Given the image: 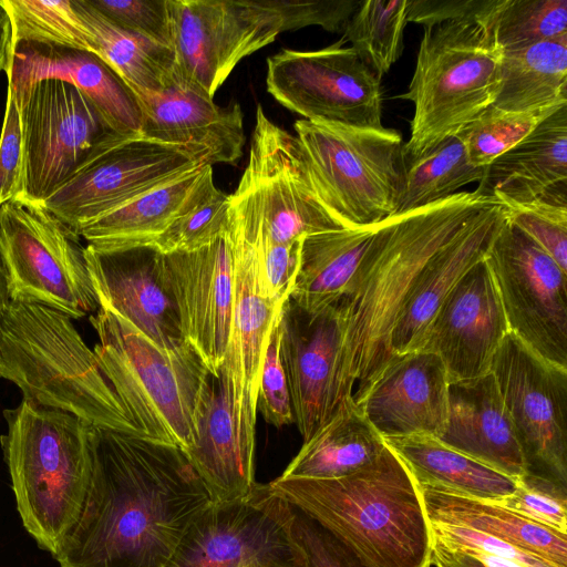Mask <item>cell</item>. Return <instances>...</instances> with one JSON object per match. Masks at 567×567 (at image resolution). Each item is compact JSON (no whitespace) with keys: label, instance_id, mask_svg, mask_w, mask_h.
I'll return each instance as SVG.
<instances>
[{"label":"cell","instance_id":"obj_29","mask_svg":"<svg viewBox=\"0 0 567 567\" xmlns=\"http://www.w3.org/2000/svg\"><path fill=\"white\" fill-rule=\"evenodd\" d=\"M567 181V104L485 167L474 190L496 200L526 203Z\"/></svg>","mask_w":567,"mask_h":567},{"label":"cell","instance_id":"obj_45","mask_svg":"<svg viewBox=\"0 0 567 567\" xmlns=\"http://www.w3.org/2000/svg\"><path fill=\"white\" fill-rule=\"evenodd\" d=\"M281 313V311H280ZM280 315L271 329L261 365L256 410L275 427L293 422L288 381L280 355Z\"/></svg>","mask_w":567,"mask_h":567},{"label":"cell","instance_id":"obj_6","mask_svg":"<svg viewBox=\"0 0 567 567\" xmlns=\"http://www.w3.org/2000/svg\"><path fill=\"white\" fill-rule=\"evenodd\" d=\"M89 319L100 341L93 351L101 369L142 435L186 451L212 375L200 357L187 342L158 347L110 309L100 307Z\"/></svg>","mask_w":567,"mask_h":567},{"label":"cell","instance_id":"obj_38","mask_svg":"<svg viewBox=\"0 0 567 567\" xmlns=\"http://www.w3.org/2000/svg\"><path fill=\"white\" fill-rule=\"evenodd\" d=\"M408 14L409 0L360 1L342 31V39L379 79L401 56Z\"/></svg>","mask_w":567,"mask_h":567},{"label":"cell","instance_id":"obj_40","mask_svg":"<svg viewBox=\"0 0 567 567\" xmlns=\"http://www.w3.org/2000/svg\"><path fill=\"white\" fill-rule=\"evenodd\" d=\"M492 31L503 51L567 35V0H501Z\"/></svg>","mask_w":567,"mask_h":567},{"label":"cell","instance_id":"obj_22","mask_svg":"<svg viewBox=\"0 0 567 567\" xmlns=\"http://www.w3.org/2000/svg\"><path fill=\"white\" fill-rule=\"evenodd\" d=\"M101 308L127 320L164 349L184 342L174 302L161 278L162 252L155 246L84 248Z\"/></svg>","mask_w":567,"mask_h":567},{"label":"cell","instance_id":"obj_43","mask_svg":"<svg viewBox=\"0 0 567 567\" xmlns=\"http://www.w3.org/2000/svg\"><path fill=\"white\" fill-rule=\"evenodd\" d=\"M230 194L215 186L187 213L179 216L154 243L162 254L194 251L227 233Z\"/></svg>","mask_w":567,"mask_h":567},{"label":"cell","instance_id":"obj_21","mask_svg":"<svg viewBox=\"0 0 567 567\" xmlns=\"http://www.w3.org/2000/svg\"><path fill=\"white\" fill-rule=\"evenodd\" d=\"M508 333L499 293L485 258L446 297L421 350L441 359L450 383L471 380L491 371Z\"/></svg>","mask_w":567,"mask_h":567},{"label":"cell","instance_id":"obj_15","mask_svg":"<svg viewBox=\"0 0 567 567\" xmlns=\"http://www.w3.org/2000/svg\"><path fill=\"white\" fill-rule=\"evenodd\" d=\"M174 71L214 97L235 66L282 32L264 0H167Z\"/></svg>","mask_w":567,"mask_h":567},{"label":"cell","instance_id":"obj_25","mask_svg":"<svg viewBox=\"0 0 567 567\" xmlns=\"http://www.w3.org/2000/svg\"><path fill=\"white\" fill-rule=\"evenodd\" d=\"M133 91L142 112L141 134L185 146L212 166L239 162L246 136L238 103L219 106L177 78L161 91Z\"/></svg>","mask_w":567,"mask_h":567},{"label":"cell","instance_id":"obj_31","mask_svg":"<svg viewBox=\"0 0 567 567\" xmlns=\"http://www.w3.org/2000/svg\"><path fill=\"white\" fill-rule=\"evenodd\" d=\"M417 486L429 522L466 526L513 544L558 567H567V535L534 523L492 501L439 485Z\"/></svg>","mask_w":567,"mask_h":567},{"label":"cell","instance_id":"obj_14","mask_svg":"<svg viewBox=\"0 0 567 567\" xmlns=\"http://www.w3.org/2000/svg\"><path fill=\"white\" fill-rule=\"evenodd\" d=\"M344 43L281 49L267 59V91L303 120L383 130L381 79Z\"/></svg>","mask_w":567,"mask_h":567},{"label":"cell","instance_id":"obj_53","mask_svg":"<svg viewBox=\"0 0 567 567\" xmlns=\"http://www.w3.org/2000/svg\"><path fill=\"white\" fill-rule=\"evenodd\" d=\"M432 564L435 567H524L508 559L478 551L447 548L433 542Z\"/></svg>","mask_w":567,"mask_h":567},{"label":"cell","instance_id":"obj_49","mask_svg":"<svg viewBox=\"0 0 567 567\" xmlns=\"http://www.w3.org/2000/svg\"><path fill=\"white\" fill-rule=\"evenodd\" d=\"M432 540L447 548L478 551L502 557L524 567H558L513 544L501 540L473 528L430 522Z\"/></svg>","mask_w":567,"mask_h":567},{"label":"cell","instance_id":"obj_35","mask_svg":"<svg viewBox=\"0 0 567 567\" xmlns=\"http://www.w3.org/2000/svg\"><path fill=\"white\" fill-rule=\"evenodd\" d=\"M567 104V35L503 51L501 85L493 106L514 113Z\"/></svg>","mask_w":567,"mask_h":567},{"label":"cell","instance_id":"obj_56","mask_svg":"<svg viewBox=\"0 0 567 567\" xmlns=\"http://www.w3.org/2000/svg\"><path fill=\"white\" fill-rule=\"evenodd\" d=\"M431 565H432V564H427V565H425L424 567H431Z\"/></svg>","mask_w":567,"mask_h":567},{"label":"cell","instance_id":"obj_48","mask_svg":"<svg viewBox=\"0 0 567 567\" xmlns=\"http://www.w3.org/2000/svg\"><path fill=\"white\" fill-rule=\"evenodd\" d=\"M280 19L281 31L318 25L330 32L343 31L360 0H264Z\"/></svg>","mask_w":567,"mask_h":567},{"label":"cell","instance_id":"obj_28","mask_svg":"<svg viewBox=\"0 0 567 567\" xmlns=\"http://www.w3.org/2000/svg\"><path fill=\"white\" fill-rule=\"evenodd\" d=\"M215 186L212 165L202 164L85 225L78 236L104 248L153 246Z\"/></svg>","mask_w":567,"mask_h":567},{"label":"cell","instance_id":"obj_18","mask_svg":"<svg viewBox=\"0 0 567 567\" xmlns=\"http://www.w3.org/2000/svg\"><path fill=\"white\" fill-rule=\"evenodd\" d=\"M279 324L293 422L306 441L353 399L340 301L309 312L289 298L282 306Z\"/></svg>","mask_w":567,"mask_h":567},{"label":"cell","instance_id":"obj_44","mask_svg":"<svg viewBox=\"0 0 567 567\" xmlns=\"http://www.w3.org/2000/svg\"><path fill=\"white\" fill-rule=\"evenodd\" d=\"M516 481L517 487L512 494L492 502L534 523L567 535L566 487L532 473Z\"/></svg>","mask_w":567,"mask_h":567},{"label":"cell","instance_id":"obj_7","mask_svg":"<svg viewBox=\"0 0 567 567\" xmlns=\"http://www.w3.org/2000/svg\"><path fill=\"white\" fill-rule=\"evenodd\" d=\"M503 50L492 19H463L424 28L409 90L413 103L405 157H416L491 106L501 85Z\"/></svg>","mask_w":567,"mask_h":567},{"label":"cell","instance_id":"obj_10","mask_svg":"<svg viewBox=\"0 0 567 567\" xmlns=\"http://www.w3.org/2000/svg\"><path fill=\"white\" fill-rule=\"evenodd\" d=\"M84 248L39 205L0 208V258L10 301L42 305L81 319L100 308Z\"/></svg>","mask_w":567,"mask_h":567},{"label":"cell","instance_id":"obj_17","mask_svg":"<svg viewBox=\"0 0 567 567\" xmlns=\"http://www.w3.org/2000/svg\"><path fill=\"white\" fill-rule=\"evenodd\" d=\"M528 473L567 486V368L554 364L509 332L491 367Z\"/></svg>","mask_w":567,"mask_h":567},{"label":"cell","instance_id":"obj_1","mask_svg":"<svg viewBox=\"0 0 567 567\" xmlns=\"http://www.w3.org/2000/svg\"><path fill=\"white\" fill-rule=\"evenodd\" d=\"M75 522L51 554L60 567H166L214 501L176 445L94 425Z\"/></svg>","mask_w":567,"mask_h":567},{"label":"cell","instance_id":"obj_16","mask_svg":"<svg viewBox=\"0 0 567 567\" xmlns=\"http://www.w3.org/2000/svg\"><path fill=\"white\" fill-rule=\"evenodd\" d=\"M486 261L509 332L545 360L567 368V271L508 218Z\"/></svg>","mask_w":567,"mask_h":567},{"label":"cell","instance_id":"obj_19","mask_svg":"<svg viewBox=\"0 0 567 567\" xmlns=\"http://www.w3.org/2000/svg\"><path fill=\"white\" fill-rule=\"evenodd\" d=\"M240 182L251 192L264 230L275 243L343 228L320 204L296 135L270 121L261 105Z\"/></svg>","mask_w":567,"mask_h":567},{"label":"cell","instance_id":"obj_4","mask_svg":"<svg viewBox=\"0 0 567 567\" xmlns=\"http://www.w3.org/2000/svg\"><path fill=\"white\" fill-rule=\"evenodd\" d=\"M0 378L28 402L75 414L90 425L142 436L72 319L10 301L0 328Z\"/></svg>","mask_w":567,"mask_h":567},{"label":"cell","instance_id":"obj_24","mask_svg":"<svg viewBox=\"0 0 567 567\" xmlns=\"http://www.w3.org/2000/svg\"><path fill=\"white\" fill-rule=\"evenodd\" d=\"M8 90L20 99L35 82L59 79L78 87L121 135L141 134L142 112L128 83L99 55L73 48L19 42L6 71Z\"/></svg>","mask_w":567,"mask_h":567},{"label":"cell","instance_id":"obj_46","mask_svg":"<svg viewBox=\"0 0 567 567\" xmlns=\"http://www.w3.org/2000/svg\"><path fill=\"white\" fill-rule=\"evenodd\" d=\"M120 28L171 49L167 0H87Z\"/></svg>","mask_w":567,"mask_h":567},{"label":"cell","instance_id":"obj_9","mask_svg":"<svg viewBox=\"0 0 567 567\" xmlns=\"http://www.w3.org/2000/svg\"><path fill=\"white\" fill-rule=\"evenodd\" d=\"M262 219L249 188L239 182L230 194L227 234L233 259L230 337L218 382L228 400L238 437L255 456L257 392L262 361L274 323L282 306L264 291L259 239Z\"/></svg>","mask_w":567,"mask_h":567},{"label":"cell","instance_id":"obj_20","mask_svg":"<svg viewBox=\"0 0 567 567\" xmlns=\"http://www.w3.org/2000/svg\"><path fill=\"white\" fill-rule=\"evenodd\" d=\"M159 269L184 340L218 379L229 343L234 295L228 234L194 251L162 254Z\"/></svg>","mask_w":567,"mask_h":567},{"label":"cell","instance_id":"obj_11","mask_svg":"<svg viewBox=\"0 0 567 567\" xmlns=\"http://www.w3.org/2000/svg\"><path fill=\"white\" fill-rule=\"evenodd\" d=\"M293 518L295 507L269 483H256L247 495L207 507L166 567H306Z\"/></svg>","mask_w":567,"mask_h":567},{"label":"cell","instance_id":"obj_27","mask_svg":"<svg viewBox=\"0 0 567 567\" xmlns=\"http://www.w3.org/2000/svg\"><path fill=\"white\" fill-rule=\"evenodd\" d=\"M436 439L514 480L528 473L512 419L491 371L480 378L450 383L447 424Z\"/></svg>","mask_w":567,"mask_h":567},{"label":"cell","instance_id":"obj_23","mask_svg":"<svg viewBox=\"0 0 567 567\" xmlns=\"http://www.w3.org/2000/svg\"><path fill=\"white\" fill-rule=\"evenodd\" d=\"M449 385L441 359L417 350L395 355L355 403L383 439L439 437L447 424Z\"/></svg>","mask_w":567,"mask_h":567},{"label":"cell","instance_id":"obj_33","mask_svg":"<svg viewBox=\"0 0 567 567\" xmlns=\"http://www.w3.org/2000/svg\"><path fill=\"white\" fill-rule=\"evenodd\" d=\"M375 228H342L305 237L290 299L309 312L338 303L348 293Z\"/></svg>","mask_w":567,"mask_h":567},{"label":"cell","instance_id":"obj_5","mask_svg":"<svg viewBox=\"0 0 567 567\" xmlns=\"http://www.w3.org/2000/svg\"><path fill=\"white\" fill-rule=\"evenodd\" d=\"M0 436L25 530L52 554L80 512L90 468V424L70 412L25 400L3 410Z\"/></svg>","mask_w":567,"mask_h":567},{"label":"cell","instance_id":"obj_34","mask_svg":"<svg viewBox=\"0 0 567 567\" xmlns=\"http://www.w3.org/2000/svg\"><path fill=\"white\" fill-rule=\"evenodd\" d=\"M416 484L439 485L480 499L512 494L517 481L426 434L384 437Z\"/></svg>","mask_w":567,"mask_h":567},{"label":"cell","instance_id":"obj_51","mask_svg":"<svg viewBox=\"0 0 567 567\" xmlns=\"http://www.w3.org/2000/svg\"><path fill=\"white\" fill-rule=\"evenodd\" d=\"M293 533L306 555V567H363L330 533L295 507Z\"/></svg>","mask_w":567,"mask_h":567},{"label":"cell","instance_id":"obj_39","mask_svg":"<svg viewBox=\"0 0 567 567\" xmlns=\"http://www.w3.org/2000/svg\"><path fill=\"white\" fill-rule=\"evenodd\" d=\"M12 27V47L32 42L94 53L91 32L73 0H2Z\"/></svg>","mask_w":567,"mask_h":567},{"label":"cell","instance_id":"obj_50","mask_svg":"<svg viewBox=\"0 0 567 567\" xmlns=\"http://www.w3.org/2000/svg\"><path fill=\"white\" fill-rule=\"evenodd\" d=\"M23 176V140L20 111L8 90L0 135V208L19 200Z\"/></svg>","mask_w":567,"mask_h":567},{"label":"cell","instance_id":"obj_26","mask_svg":"<svg viewBox=\"0 0 567 567\" xmlns=\"http://www.w3.org/2000/svg\"><path fill=\"white\" fill-rule=\"evenodd\" d=\"M506 220L505 206L488 198L463 228L429 259L398 316L390 341L393 355L421 350L444 300L458 281L487 257Z\"/></svg>","mask_w":567,"mask_h":567},{"label":"cell","instance_id":"obj_3","mask_svg":"<svg viewBox=\"0 0 567 567\" xmlns=\"http://www.w3.org/2000/svg\"><path fill=\"white\" fill-rule=\"evenodd\" d=\"M270 486L341 543L363 567L432 564V534L412 474L388 446L338 478L279 476Z\"/></svg>","mask_w":567,"mask_h":567},{"label":"cell","instance_id":"obj_36","mask_svg":"<svg viewBox=\"0 0 567 567\" xmlns=\"http://www.w3.org/2000/svg\"><path fill=\"white\" fill-rule=\"evenodd\" d=\"M73 3L91 32L94 54L132 89L161 91L175 81L174 55L169 48L120 28L87 0H73Z\"/></svg>","mask_w":567,"mask_h":567},{"label":"cell","instance_id":"obj_54","mask_svg":"<svg viewBox=\"0 0 567 567\" xmlns=\"http://www.w3.org/2000/svg\"><path fill=\"white\" fill-rule=\"evenodd\" d=\"M12 52V27L6 7L0 0V72H6Z\"/></svg>","mask_w":567,"mask_h":567},{"label":"cell","instance_id":"obj_41","mask_svg":"<svg viewBox=\"0 0 567 567\" xmlns=\"http://www.w3.org/2000/svg\"><path fill=\"white\" fill-rule=\"evenodd\" d=\"M558 109L514 113L491 105L456 134L464 144L470 163L486 167Z\"/></svg>","mask_w":567,"mask_h":567},{"label":"cell","instance_id":"obj_12","mask_svg":"<svg viewBox=\"0 0 567 567\" xmlns=\"http://www.w3.org/2000/svg\"><path fill=\"white\" fill-rule=\"evenodd\" d=\"M16 102L23 140L19 203L40 205L117 134L78 87L59 79L35 82Z\"/></svg>","mask_w":567,"mask_h":567},{"label":"cell","instance_id":"obj_32","mask_svg":"<svg viewBox=\"0 0 567 567\" xmlns=\"http://www.w3.org/2000/svg\"><path fill=\"white\" fill-rule=\"evenodd\" d=\"M383 436L368 421L354 398L303 441L280 476L338 478L372 462L385 447Z\"/></svg>","mask_w":567,"mask_h":567},{"label":"cell","instance_id":"obj_52","mask_svg":"<svg viewBox=\"0 0 567 567\" xmlns=\"http://www.w3.org/2000/svg\"><path fill=\"white\" fill-rule=\"evenodd\" d=\"M499 0H409V22L429 28L463 19L488 20Z\"/></svg>","mask_w":567,"mask_h":567},{"label":"cell","instance_id":"obj_37","mask_svg":"<svg viewBox=\"0 0 567 567\" xmlns=\"http://www.w3.org/2000/svg\"><path fill=\"white\" fill-rule=\"evenodd\" d=\"M484 173L485 167L470 163L457 134L447 136L420 156L403 155V181L394 215L445 199L470 183H480Z\"/></svg>","mask_w":567,"mask_h":567},{"label":"cell","instance_id":"obj_47","mask_svg":"<svg viewBox=\"0 0 567 567\" xmlns=\"http://www.w3.org/2000/svg\"><path fill=\"white\" fill-rule=\"evenodd\" d=\"M303 238L275 243L262 227L259 239L261 280L265 295L278 306H284L293 291L301 264Z\"/></svg>","mask_w":567,"mask_h":567},{"label":"cell","instance_id":"obj_42","mask_svg":"<svg viewBox=\"0 0 567 567\" xmlns=\"http://www.w3.org/2000/svg\"><path fill=\"white\" fill-rule=\"evenodd\" d=\"M508 220L538 244L567 271V202L566 185L526 202L498 200Z\"/></svg>","mask_w":567,"mask_h":567},{"label":"cell","instance_id":"obj_13","mask_svg":"<svg viewBox=\"0 0 567 567\" xmlns=\"http://www.w3.org/2000/svg\"><path fill=\"white\" fill-rule=\"evenodd\" d=\"M205 163L185 146L114 134L39 206L78 236L85 225Z\"/></svg>","mask_w":567,"mask_h":567},{"label":"cell","instance_id":"obj_55","mask_svg":"<svg viewBox=\"0 0 567 567\" xmlns=\"http://www.w3.org/2000/svg\"><path fill=\"white\" fill-rule=\"evenodd\" d=\"M10 302L8 290H7V282L4 277V270L2 267L1 258H0V328L2 318L4 315V311Z\"/></svg>","mask_w":567,"mask_h":567},{"label":"cell","instance_id":"obj_2","mask_svg":"<svg viewBox=\"0 0 567 567\" xmlns=\"http://www.w3.org/2000/svg\"><path fill=\"white\" fill-rule=\"evenodd\" d=\"M487 199L474 190L456 193L393 215L375 228L350 289L340 300L347 369L357 384L354 401L395 357L391 336L422 268Z\"/></svg>","mask_w":567,"mask_h":567},{"label":"cell","instance_id":"obj_30","mask_svg":"<svg viewBox=\"0 0 567 567\" xmlns=\"http://www.w3.org/2000/svg\"><path fill=\"white\" fill-rule=\"evenodd\" d=\"M214 503L247 495L255 486V457L240 443L229 403L210 375L195 413L192 445L183 451Z\"/></svg>","mask_w":567,"mask_h":567},{"label":"cell","instance_id":"obj_8","mask_svg":"<svg viewBox=\"0 0 567 567\" xmlns=\"http://www.w3.org/2000/svg\"><path fill=\"white\" fill-rule=\"evenodd\" d=\"M293 128L316 195L343 228H375L395 214L403 181L400 132L303 118Z\"/></svg>","mask_w":567,"mask_h":567}]
</instances>
